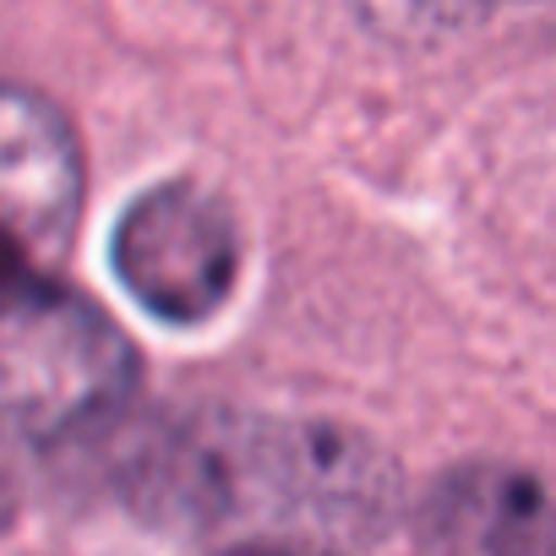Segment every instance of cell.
Instances as JSON below:
<instances>
[{
    "mask_svg": "<svg viewBox=\"0 0 556 556\" xmlns=\"http://www.w3.org/2000/svg\"><path fill=\"white\" fill-rule=\"evenodd\" d=\"M218 556H306V551H290V545H235V551H218Z\"/></svg>",
    "mask_w": 556,
    "mask_h": 556,
    "instance_id": "cell-7",
    "label": "cell"
},
{
    "mask_svg": "<svg viewBox=\"0 0 556 556\" xmlns=\"http://www.w3.org/2000/svg\"><path fill=\"white\" fill-rule=\"evenodd\" d=\"M137 350L66 285L0 301V437L61 442L126 409Z\"/></svg>",
    "mask_w": 556,
    "mask_h": 556,
    "instance_id": "cell-2",
    "label": "cell"
},
{
    "mask_svg": "<svg viewBox=\"0 0 556 556\" xmlns=\"http://www.w3.org/2000/svg\"><path fill=\"white\" fill-rule=\"evenodd\" d=\"M12 507H17V485H12V475H7V464H0V523L12 518Z\"/></svg>",
    "mask_w": 556,
    "mask_h": 556,
    "instance_id": "cell-8",
    "label": "cell"
},
{
    "mask_svg": "<svg viewBox=\"0 0 556 556\" xmlns=\"http://www.w3.org/2000/svg\"><path fill=\"white\" fill-rule=\"evenodd\" d=\"M224 523L235 513L273 529V545L355 551L377 540L399 507L393 458L344 426L224 420Z\"/></svg>",
    "mask_w": 556,
    "mask_h": 556,
    "instance_id": "cell-1",
    "label": "cell"
},
{
    "mask_svg": "<svg viewBox=\"0 0 556 556\" xmlns=\"http://www.w3.org/2000/svg\"><path fill=\"white\" fill-rule=\"evenodd\" d=\"M115 273L153 317L202 323L235 290L240 229L213 191L191 180L153 186L115 229Z\"/></svg>",
    "mask_w": 556,
    "mask_h": 556,
    "instance_id": "cell-4",
    "label": "cell"
},
{
    "mask_svg": "<svg viewBox=\"0 0 556 556\" xmlns=\"http://www.w3.org/2000/svg\"><path fill=\"white\" fill-rule=\"evenodd\" d=\"M447 12H496V17H523V23H540V28H556V0H442Z\"/></svg>",
    "mask_w": 556,
    "mask_h": 556,
    "instance_id": "cell-6",
    "label": "cell"
},
{
    "mask_svg": "<svg viewBox=\"0 0 556 556\" xmlns=\"http://www.w3.org/2000/svg\"><path fill=\"white\" fill-rule=\"evenodd\" d=\"M420 556H556V507L523 469L464 464L420 507Z\"/></svg>",
    "mask_w": 556,
    "mask_h": 556,
    "instance_id": "cell-5",
    "label": "cell"
},
{
    "mask_svg": "<svg viewBox=\"0 0 556 556\" xmlns=\"http://www.w3.org/2000/svg\"><path fill=\"white\" fill-rule=\"evenodd\" d=\"M83 213L72 126L34 93L0 88V301L61 285Z\"/></svg>",
    "mask_w": 556,
    "mask_h": 556,
    "instance_id": "cell-3",
    "label": "cell"
}]
</instances>
